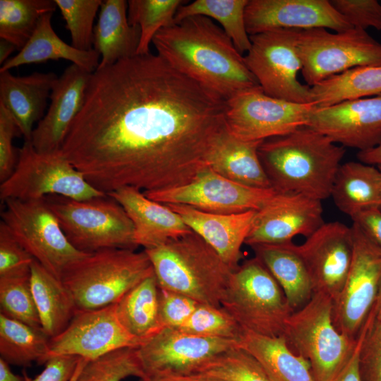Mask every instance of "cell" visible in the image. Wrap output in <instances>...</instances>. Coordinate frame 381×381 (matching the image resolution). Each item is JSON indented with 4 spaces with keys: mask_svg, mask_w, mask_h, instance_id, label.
<instances>
[{
    "mask_svg": "<svg viewBox=\"0 0 381 381\" xmlns=\"http://www.w3.org/2000/svg\"><path fill=\"white\" fill-rule=\"evenodd\" d=\"M54 0H0V37L20 50L35 30L40 18L54 13Z\"/></svg>",
    "mask_w": 381,
    "mask_h": 381,
    "instance_id": "cell-37",
    "label": "cell"
},
{
    "mask_svg": "<svg viewBox=\"0 0 381 381\" xmlns=\"http://www.w3.org/2000/svg\"><path fill=\"white\" fill-rule=\"evenodd\" d=\"M243 329L269 336H284L294 312L274 277L257 257L232 272L221 303Z\"/></svg>",
    "mask_w": 381,
    "mask_h": 381,
    "instance_id": "cell-7",
    "label": "cell"
},
{
    "mask_svg": "<svg viewBox=\"0 0 381 381\" xmlns=\"http://www.w3.org/2000/svg\"><path fill=\"white\" fill-rule=\"evenodd\" d=\"M344 147L308 126L267 139L258 155L271 187L279 193L317 199L330 197Z\"/></svg>",
    "mask_w": 381,
    "mask_h": 381,
    "instance_id": "cell-3",
    "label": "cell"
},
{
    "mask_svg": "<svg viewBox=\"0 0 381 381\" xmlns=\"http://www.w3.org/2000/svg\"><path fill=\"white\" fill-rule=\"evenodd\" d=\"M159 291L154 274L116 303L118 317L123 327L144 342L163 329L159 318Z\"/></svg>",
    "mask_w": 381,
    "mask_h": 381,
    "instance_id": "cell-33",
    "label": "cell"
},
{
    "mask_svg": "<svg viewBox=\"0 0 381 381\" xmlns=\"http://www.w3.org/2000/svg\"><path fill=\"white\" fill-rule=\"evenodd\" d=\"M317 108L381 94V65L358 66L310 87Z\"/></svg>",
    "mask_w": 381,
    "mask_h": 381,
    "instance_id": "cell-34",
    "label": "cell"
},
{
    "mask_svg": "<svg viewBox=\"0 0 381 381\" xmlns=\"http://www.w3.org/2000/svg\"><path fill=\"white\" fill-rule=\"evenodd\" d=\"M245 21L249 36L278 29L353 28L328 0H248Z\"/></svg>",
    "mask_w": 381,
    "mask_h": 381,
    "instance_id": "cell-21",
    "label": "cell"
},
{
    "mask_svg": "<svg viewBox=\"0 0 381 381\" xmlns=\"http://www.w3.org/2000/svg\"><path fill=\"white\" fill-rule=\"evenodd\" d=\"M87 362V360L86 359H84L83 358H80L79 361H78V363L77 365V368H76V370L74 373V374L73 375L70 381H75L80 372L81 371V370L83 369V366L85 365V364Z\"/></svg>",
    "mask_w": 381,
    "mask_h": 381,
    "instance_id": "cell-57",
    "label": "cell"
},
{
    "mask_svg": "<svg viewBox=\"0 0 381 381\" xmlns=\"http://www.w3.org/2000/svg\"><path fill=\"white\" fill-rule=\"evenodd\" d=\"M188 1L182 0H129L127 16L131 25L140 29V41L136 55L150 52V45L162 28L174 23L179 8Z\"/></svg>",
    "mask_w": 381,
    "mask_h": 381,
    "instance_id": "cell-38",
    "label": "cell"
},
{
    "mask_svg": "<svg viewBox=\"0 0 381 381\" xmlns=\"http://www.w3.org/2000/svg\"><path fill=\"white\" fill-rule=\"evenodd\" d=\"M71 34V45L81 51L93 49V25L102 0H54Z\"/></svg>",
    "mask_w": 381,
    "mask_h": 381,
    "instance_id": "cell-42",
    "label": "cell"
},
{
    "mask_svg": "<svg viewBox=\"0 0 381 381\" xmlns=\"http://www.w3.org/2000/svg\"><path fill=\"white\" fill-rule=\"evenodd\" d=\"M330 196L351 218L372 207L381 208V171L373 165L348 162L337 172Z\"/></svg>",
    "mask_w": 381,
    "mask_h": 381,
    "instance_id": "cell-31",
    "label": "cell"
},
{
    "mask_svg": "<svg viewBox=\"0 0 381 381\" xmlns=\"http://www.w3.org/2000/svg\"><path fill=\"white\" fill-rule=\"evenodd\" d=\"M373 308L375 311V318L380 322H381V282L380 284L376 301Z\"/></svg>",
    "mask_w": 381,
    "mask_h": 381,
    "instance_id": "cell-56",
    "label": "cell"
},
{
    "mask_svg": "<svg viewBox=\"0 0 381 381\" xmlns=\"http://www.w3.org/2000/svg\"><path fill=\"white\" fill-rule=\"evenodd\" d=\"M377 167L380 169V170L381 171V166H378Z\"/></svg>",
    "mask_w": 381,
    "mask_h": 381,
    "instance_id": "cell-59",
    "label": "cell"
},
{
    "mask_svg": "<svg viewBox=\"0 0 381 381\" xmlns=\"http://www.w3.org/2000/svg\"><path fill=\"white\" fill-rule=\"evenodd\" d=\"M129 376L148 379L138 348L120 349L87 361L75 381H121Z\"/></svg>",
    "mask_w": 381,
    "mask_h": 381,
    "instance_id": "cell-39",
    "label": "cell"
},
{
    "mask_svg": "<svg viewBox=\"0 0 381 381\" xmlns=\"http://www.w3.org/2000/svg\"><path fill=\"white\" fill-rule=\"evenodd\" d=\"M251 248L278 282L294 311L310 299L312 282L296 244H260Z\"/></svg>",
    "mask_w": 381,
    "mask_h": 381,
    "instance_id": "cell-29",
    "label": "cell"
},
{
    "mask_svg": "<svg viewBox=\"0 0 381 381\" xmlns=\"http://www.w3.org/2000/svg\"><path fill=\"white\" fill-rule=\"evenodd\" d=\"M50 195L83 200L107 195L91 186L61 150L39 152L30 141H24L14 171L1 183V199L31 200Z\"/></svg>",
    "mask_w": 381,
    "mask_h": 381,
    "instance_id": "cell-9",
    "label": "cell"
},
{
    "mask_svg": "<svg viewBox=\"0 0 381 381\" xmlns=\"http://www.w3.org/2000/svg\"><path fill=\"white\" fill-rule=\"evenodd\" d=\"M58 78L53 72H35L16 76L9 71L0 73V104L11 114L23 135L30 141L33 126L40 121Z\"/></svg>",
    "mask_w": 381,
    "mask_h": 381,
    "instance_id": "cell-25",
    "label": "cell"
},
{
    "mask_svg": "<svg viewBox=\"0 0 381 381\" xmlns=\"http://www.w3.org/2000/svg\"><path fill=\"white\" fill-rule=\"evenodd\" d=\"M357 157L361 162L381 166V143L373 148L359 151Z\"/></svg>",
    "mask_w": 381,
    "mask_h": 381,
    "instance_id": "cell-53",
    "label": "cell"
},
{
    "mask_svg": "<svg viewBox=\"0 0 381 381\" xmlns=\"http://www.w3.org/2000/svg\"><path fill=\"white\" fill-rule=\"evenodd\" d=\"M143 343L123 327L116 303L97 309H76L66 328L50 339L49 358L66 355L91 361L120 349L138 348Z\"/></svg>",
    "mask_w": 381,
    "mask_h": 381,
    "instance_id": "cell-16",
    "label": "cell"
},
{
    "mask_svg": "<svg viewBox=\"0 0 381 381\" xmlns=\"http://www.w3.org/2000/svg\"><path fill=\"white\" fill-rule=\"evenodd\" d=\"M145 250L103 249L71 265L61 281L71 293L76 309L90 310L116 303L125 294L154 275Z\"/></svg>",
    "mask_w": 381,
    "mask_h": 381,
    "instance_id": "cell-5",
    "label": "cell"
},
{
    "mask_svg": "<svg viewBox=\"0 0 381 381\" xmlns=\"http://www.w3.org/2000/svg\"><path fill=\"white\" fill-rule=\"evenodd\" d=\"M171 66L224 101L260 86L244 56L212 19L195 16L161 29L152 40Z\"/></svg>",
    "mask_w": 381,
    "mask_h": 381,
    "instance_id": "cell-2",
    "label": "cell"
},
{
    "mask_svg": "<svg viewBox=\"0 0 381 381\" xmlns=\"http://www.w3.org/2000/svg\"><path fill=\"white\" fill-rule=\"evenodd\" d=\"M197 372L223 381H272L258 362L238 346L211 358Z\"/></svg>",
    "mask_w": 381,
    "mask_h": 381,
    "instance_id": "cell-41",
    "label": "cell"
},
{
    "mask_svg": "<svg viewBox=\"0 0 381 381\" xmlns=\"http://www.w3.org/2000/svg\"><path fill=\"white\" fill-rule=\"evenodd\" d=\"M139 381H157L155 378L140 379Z\"/></svg>",
    "mask_w": 381,
    "mask_h": 381,
    "instance_id": "cell-58",
    "label": "cell"
},
{
    "mask_svg": "<svg viewBox=\"0 0 381 381\" xmlns=\"http://www.w3.org/2000/svg\"><path fill=\"white\" fill-rule=\"evenodd\" d=\"M307 126L343 147L373 148L381 143V94L315 107Z\"/></svg>",
    "mask_w": 381,
    "mask_h": 381,
    "instance_id": "cell-20",
    "label": "cell"
},
{
    "mask_svg": "<svg viewBox=\"0 0 381 381\" xmlns=\"http://www.w3.org/2000/svg\"><path fill=\"white\" fill-rule=\"evenodd\" d=\"M4 202L1 222L34 259L59 280L71 265L89 254L69 242L46 198L7 199Z\"/></svg>",
    "mask_w": 381,
    "mask_h": 381,
    "instance_id": "cell-10",
    "label": "cell"
},
{
    "mask_svg": "<svg viewBox=\"0 0 381 381\" xmlns=\"http://www.w3.org/2000/svg\"><path fill=\"white\" fill-rule=\"evenodd\" d=\"M34 260L1 222L0 277L30 273V266Z\"/></svg>",
    "mask_w": 381,
    "mask_h": 381,
    "instance_id": "cell-46",
    "label": "cell"
},
{
    "mask_svg": "<svg viewBox=\"0 0 381 381\" xmlns=\"http://www.w3.org/2000/svg\"><path fill=\"white\" fill-rule=\"evenodd\" d=\"M248 0H196L181 5L175 15L174 23L191 16H202L215 20L242 55L251 47L247 32L245 11Z\"/></svg>",
    "mask_w": 381,
    "mask_h": 381,
    "instance_id": "cell-36",
    "label": "cell"
},
{
    "mask_svg": "<svg viewBox=\"0 0 381 381\" xmlns=\"http://www.w3.org/2000/svg\"><path fill=\"white\" fill-rule=\"evenodd\" d=\"M333 299L314 292L289 317L284 337L295 353L306 358L315 381H331L352 355L356 339L340 332L333 322Z\"/></svg>",
    "mask_w": 381,
    "mask_h": 381,
    "instance_id": "cell-6",
    "label": "cell"
},
{
    "mask_svg": "<svg viewBox=\"0 0 381 381\" xmlns=\"http://www.w3.org/2000/svg\"><path fill=\"white\" fill-rule=\"evenodd\" d=\"M315 107L272 97L257 86L225 101L224 122L239 140L264 141L307 126Z\"/></svg>",
    "mask_w": 381,
    "mask_h": 381,
    "instance_id": "cell-13",
    "label": "cell"
},
{
    "mask_svg": "<svg viewBox=\"0 0 381 381\" xmlns=\"http://www.w3.org/2000/svg\"><path fill=\"white\" fill-rule=\"evenodd\" d=\"M351 219L364 234L381 249V208L364 210Z\"/></svg>",
    "mask_w": 381,
    "mask_h": 381,
    "instance_id": "cell-50",
    "label": "cell"
},
{
    "mask_svg": "<svg viewBox=\"0 0 381 381\" xmlns=\"http://www.w3.org/2000/svg\"><path fill=\"white\" fill-rule=\"evenodd\" d=\"M225 101L157 54L92 73L61 151L96 189L143 191L189 183L225 128Z\"/></svg>",
    "mask_w": 381,
    "mask_h": 381,
    "instance_id": "cell-1",
    "label": "cell"
},
{
    "mask_svg": "<svg viewBox=\"0 0 381 381\" xmlns=\"http://www.w3.org/2000/svg\"><path fill=\"white\" fill-rule=\"evenodd\" d=\"M53 13L44 14L32 35L16 56L9 58L0 68V73L22 65L65 59L86 71L95 72L100 55L95 50L81 51L64 42L53 30Z\"/></svg>",
    "mask_w": 381,
    "mask_h": 381,
    "instance_id": "cell-30",
    "label": "cell"
},
{
    "mask_svg": "<svg viewBox=\"0 0 381 381\" xmlns=\"http://www.w3.org/2000/svg\"><path fill=\"white\" fill-rule=\"evenodd\" d=\"M107 195L123 207L133 224L135 241L144 250L193 232L179 214L166 204L148 198L139 189L126 186Z\"/></svg>",
    "mask_w": 381,
    "mask_h": 381,
    "instance_id": "cell-23",
    "label": "cell"
},
{
    "mask_svg": "<svg viewBox=\"0 0 381 381\" xmlns=\"http://www.w3.org/2000/svg\"><path fill=\"white\" fill-rule=\"evenodd\" d=\"M296 248L308 272L313 293L327 294L334 301L343 288L352 260L351 226L340 222L324 223Z\"/></svg>",
    "mask_w": 381,
    "mask_h": 381,
    "instance_id": "cell-18",
    "label": "cell"
},
{
    "mask_svg": "<svg viewBox=\"0 0 381 381\" xmlns=\"http://www.w3.org/2000/svg\"><path fill=\"white\" fill-rule=\"evenodd\" d=\"M360 344L361 339L358 334L354 351L349 360L339 374L331 381H362L358 365Z\"/></svg>",
    "mask_w": 381,
    "mask_h": 381,
    "instance_id": "cell-51",
    "label": "cell"
},
{
    "mask_svg": "<svg viewBox=\"0 0 381 381\" xmlns=\"http://www.w3.org/2000/svg\"><path fill=\"white\" fill-rule=\"evenodd\" d=\"M277 192L234 182L205 168L188 184L164 190L143 191L163 204L185 205L215 214H236L261 209Z\"/></svg>",
    "mask_w": 381,
    "mask_h": 381,
    "instance_id": "cell-15",
    "label": "cell"
},
{
    "mask_svg": "<svg viewBox=\"0 0 381 381\" xmlns=\"http://www.w3.org/2000/svg\"><path fill=\"white\" fill-rule=\"evenodd\" d=\"M157 381H223L208 374L195 372L185 375H164L155 376Z\"/></svg>",
    "mask_w": 381,
    "mask_h": 381,
    "instance_id": "cell-52",
    "label": "cell"
},
{
    "mask_svg": "<svg viewBox=\"0 0 381 381\" xmlns=\"http://www.w3.org/2000/svg\"><path fill=\"white\" fill-rule=\"evenodd\" d=\"M262 141H243L224 129L217 138L207 158L216 173L243 186L272 188L258 155Z\"/></svg>",
    "mask_w": 381,
    "mask_h": 381,
    "instance_id": "cell-26",
    "label": "cell"
},
{
    "mask_svg": "<svg viewBox=\"0 0 381 381\" xmlns=\"http://www.w3.org/2000/svg\"><path fill=\"white\" fill-rule=\"evenodd\" d=\"M353 250L344 284L333 302L336 328L356 339L376 301L381 282V249L353 222Z\"/></svg>",
    "mask_w": 381,
    "mask_h": 381,
    "instance_id": "cell-14",
    "label": "cell"
},
{
    "mask_svg": "<svg viewBox=\"0 0 381 381\" xmlns=\"http://www.w3.org/2000/svg\"><path fill=\"white\" fill-rule=\"evenodd\" d=\"M159 304L163 328H179L190 318L199 303L183 294L159 288Z\"/></svg>",
    "mask_w": 381,
    "mask_h": 381,
    "instance_id": "cell-47",
    "label": "cell"
},
{
    "mask_svg": "<svg viewBox=\"0 0 381 381\" xmlns=\"http://www.w3.org/2000/svg\"><path fill=\"white\" fill-rule=\"evenodd\" d=\"M358 354L362 381H381V322L373 308L361 332Z\"/></svg>",
    "mask_w": 381,
    "mask_h": 381,
    "instance_id": "cell-44",
    "label": "cell"
},
{
    "mask_svg": "<svg viewBox=\"0 0 381 381\" xmlns=\"http://www.w3.org/2000/svg\"><path fill=\"white\" fill-rule=\"evenodd\" d=\"M332 6L353 28L381 30V4L376 0H331Z\"/></svg>",
    "mask_w": 381,
    "mask_h": 381,
    "instance_id": "cell-45",
    "label": "cell"
},
{
    "mask_svg": "<svg viewBox=\"0 0 381 381\" xmlns=\"http://www.w3.org/2000/svg\"><path fill=\"white\" fill-rule=\"evenodd\" d=\"M321 200L297 193H277L256 211L245 244H279L312 235L325 222Z\"/></svg>",
    "mask_w": 381,
    "mask_h": 381,
    "instance_id": "cell-19",
    "label": "cell"
},
{
    "mask_svg": "<svg viewBox=\"0 0 381 381\" xmlns=\"http://www.w3.org/2000/svg\"><path fill=\"white\" fill-rule=\"evenodd\" d=\"M69 242L91 253L103 249L135 250L134 226L123 207L109 195L77 200L46 197Z\"/></svg>",
    "mask_w": 381,
    "mask_h": 381,
    "instance_id": "cell-8",
    "label": "cell"
},
{
    "mask_svg": "<svg viewBox=\"0 0 381 381\" xmlns=\"http://www.w3.org/2000/svg\"><path fill=\"white\" fill-rule=\"evenodd\" d=\"M16 46L10 42L1 39L0 40V64L2 66L8 59L9 55L16 50Z\"/></svg>",
    "mask_w": 381,
    "mask_h": 381,
    "instance_id": "cell-55",
    "label": "cell"
},
{
    "mask_svg": "<svg viewBox=\"0 0 381 381\" xmlns=\"http://www.w3.org/2000/svg\"><path fill=\"white\" fill-rule=\"evenodd\" d=\"M50 338L40 329L0 314V354L8 364L30 367L49 358Z\"/></svg>",
    "mask_w": 381,
    "mask_h": 381,
    "instance_id": "cell-35",
    "label": "cell"
},
{
    "mask_svg": "<svg viewBox=\"0 0 381 381\" xmlns=\"http://www.w3.org/2000/svg\"><path fill=\"white\" fill-rule=\"evenodd\" d=\"M204 239L233 270L239 266L241 248L250 231L256 211L215 214L179 204H166Z\"/></svg>",
    "mask_w": 381,
    "mask_h": 381,
    "instance_id": "cell-24",
    "label": "cell"
},
{
    "mask_svg": "<svg viewBox=\"0 0 381 381\" xmlns=\"http://www.w3.org/2000/svg\"><path fill=\"white\" fill-rule=\"evenodd\" d=\"M297 49L301 74L310 87L355 67L381 65V44L356 28L336 33L325 28L300 30Z\"/></svg>",
    "mask_w": 381,
    "mask_h": 381,
    "instance_id": "cell-11",
    "label": "cell"
},
{
    "mask_svg": "<svg viewBox=\"0 0 381 381\" xmlns=\"http://www.w3.org/2000/svg\"><path fill=\"white\" fill-rule=\"evenodd\" d=\"M178 329L183 332L207 337L237 341L243 329L222 307L199 303L190 318Z\"/></svg>",
    "mask_w": 381,
    "mask_h": 381,
    "instance_id": "cell-43",
    "label": "cell"
},
{
    "mask_svg": "<svg viewBox=\"0 0 381 381\" xmlns=\"http://www.w3.org/2000/svg\"><path fill=\"white\" fill-rule=\"evenodd\" d=\"M236 346V340L197 336L164 327L139 346L138 353L150 378L195 373L211 358Z\"/></svg>",
    "mask_w": 381,
    "mask_h": 381,
    "instance_id": "cell-17",
    "label": "cell"
},
{
    "mask_svg": "<svg viewBox=\"0 0 381 381\" xmlns=\"http://www.w3.org/2000/svg\"><path fill=\"white\" fill-rule=\"evenodd\" d=\"M92 73L72 64L58 77L48 110L32 133L30 142L37 152L61 150L71 126L84 104Z\"/></svg>",
    "mask_w": 381,
    "mask_h": 381,
    "instance_id": "cell-22",
    "label": "cell"
},
{
    "mask_svg": "<svg viewBox=\"0 0 381 381\" xmlns=\"http://www.w3.org/2000/svg\"><path fill=\"white\" fill-rule=\"evenodd\" d=\"M237 346L253 356L272 381H315L309 361L293 352L284 336L243 329Z\"/></svg>",
    "mask_w": 381,
    "mask_h": 381,
    "instance_id": "cell-28",
    "label": "cell"
},
{
    "mask_svg": "<svg viewBox=\"0 0 381 381\" xmlns=\"http://www.w3.org/2000/svg\"><path fill=\"white\" fill-rule=\"evenodd\" d=\"M299 30L278 29L250 36L251 47L244 60L266 95L298 104H313L310 87L297 79L302 68L297 49Z\"/></svg>",
    "mask_w": 381,
    "mask_h": 381,
    "instance_id": "cell-12",
    "label": "cell"
},
{
    "mask_svg": "<svg viewBox=\"0 0 381 381\" xmlns=\"http://www.w3.org/2000/svg\"><path fill=\"white\" fill-rule=\"evenodd\" d=\"M0 381H25L23 376L14 374L8 363L0 358Z\"/></svg>",
    "mask_w": 381,
    "mask_h": 381,
    "instance_id": "cell-54",
    "label": "cell"
},
{
    "mask_svg": "<svg viewBox=\"0 0 381 381\" xmlns=\"http://www.w3.org/2000/svg\"><path fill=\"white\" fill-rule=\"evenodd\" d=\"M30 286L42 330L50 339L61 334L73 317L76 306L63 282L34 260Z\"/></svg>",
    "mask_w": 381,
    "mask_h": 381,
    "instance_id": "cell-32",
    "label": "cell"
},
{
    "mask_svg": "<svg viewBox=\"0 0 381 381\" xmlns=\"http://www.w3.org/2000/svg\"><path fill=\"white\" fill-rule=\"evenodd\" d=\"M127 9L125 0L102 1L93 32V49L100 55L97 68L136 55L140 32L129 24Z\"/></svg>",
    "mask_w": 381,
    "mask_h": 381,
    "instance_id": "cell-27",
    "label": "cell"
},
{
    "mask_svg": "<svg viewBox=\"0 0 381 381\" xmlns=\"http://www.w3.org/2000/svg\"><path fill=\"white\" fill-rule=\"evenodd\" d=\"M80 358L75 356H54L47 360L44 370L35 377L31 378L25 370L23 376L25 381H70Z\"/></svg>",
    "mask_w": 381,
    "mask_h": 381,
    "instance_id": "cell-49",
    "label": "cell"
},
{
    "mask_svg": "<svg viewBox=\"0 0 381 381\" xmlns=\"http://www.w3.org/2000/svg\"><path fill=\"white\" fill-rule=\"evenodd\" d=\"M160 289L183 294L199 303L222 307L234 271L195 232L144 250Z\"/></svg>",
    "mask_w": 381,
    "mask_h": 381,
    "instance_id": "cell-4",
    "label": "cell"
},
{
    "mask_svg": "<svg viewBox=\"0 0 381 381\" xmlns=\"http://www.w3.org/2000/svg\"><path fill=\"white\" fill-rule=\"evenodd\" d=\"M1 313L40 329L41 324L30 286V272L0 277Z\"/></svg>",
    "mask_w": 381,
    "mask_h": 381,
    "instance_id": "cell-40",
    "label": "cell"
},
{
    "mask_svg": "<svg viewBox=\"0 0 381 381\" xmlns=\"http://www.w3.org/2000/svg\"><path fill=\"white\" fill-rule=\"evenodd\" d=\"M21 135L16 122L0 104V181L8 179L14 171L18 157H16L13 146L15 136Z\"/></svg>",
    "mask_w": 381,
    "mask_h": 381,
    "instance_id": "cell-48",
    "label": "cell"
}]
</instances>
